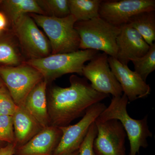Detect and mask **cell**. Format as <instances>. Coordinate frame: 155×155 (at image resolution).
Masks as SVG:
<instances>
[{"mask_svg": "<svg viewBox=\"0 0 155 155\" xmlns=\"http://www.w3.org/2000/svg\"><path fill=\"white\" fill-rule=\"evenodd\" d=\"M47 84L44 79L38 84L28 94L22 104L43 128L50 125L46 97Z\"/></svg>", "mask_w": 155, "mask_h": 155, "instance_id": "obj_15", "label": "cell"}, {"mask_svg": "<svg viewBox=\"0 0 155 155\" xmlns=\"http://www.w3.org/2000/svg\"><path fill=\"white\" fill-rule=\"evenodd\" d=\"M0 77L17 106L23 104L28 94L44 78L25 63L16 67H0Z\"/></svg>", "mask_w": 155, "mask_h": 155, "instance_id": "obj_7", "label": "cell"}, {"mask_svg": "<svg viewBox=\"0 0 155 155\" xmlns=\"http://www.w3.org/2000/svg\"><path fill=\"white\" fill-rule=\"evenodd\" d=\"M11 26L14 37L28 60L51 54L49 41L29 14L22 16Z\"/></svg>", "mask_w": 155, "mask_h": 155, "instance_id": "obj_6", "label": "cell"}, {"mask_svg": "<svg viewBox=\"0 0 155 155\" xmlns=\"http://www.w3.org/2000/svg\"><path fill=\"white\" fill-rule=\"evenodd\" d=\"M15 143L12 116H0V142Z\"/></svg>", "mask_w": 155, "mask_h": 155, "instance_id": "obj_23", "label": "cell"}, {"mask_svg": "<svg viewBox=\"0 0 155 155\" xmlns=\"http://www.w3.org/2000/svg\"><path fill=\"white\" fill-rule=\"evenodd\" d=\"M110 68L122 87L128 101H133L146 97L150 94V85L127 65H123L116 58L108 57Z\"/></svg>", "mask_w": 155, "mask_h": 155, "instance_id": "obj_12", "label": "cell"}, {"mask_svg": "<svg viewBox=\"0 0 155 155\" xmlns=\"http://www.w3.org/2000/svg\"><path fill=\"white\" fill-rule=\"evenodd\" d=\"M109 56L105 53H98L82 69V75L91 82L95 90L114 97L121 96L122 90L120 84L110 68Z\"/></svg>", "mask_w": 155, "mask_h": 155, "instance_id": "obj_9", "label": "cell"}, {"mask_svg": "<svg viewBox=\"0 0 155 155\" xmlns=\"http://www.w3.org/2000/svg\"><path fill=\"white\" fill-rule=\"evenodd\" d=\"M49 39L51 54L73 52L79 50L80 38L75 28L77 20L72 15L64 18L29 14Z\"/></svg>", "mask_w": 155, "mask_h": 155, "instance_id": "obj_3", "label": "cell"}, {"mask_svg": "<svg viewBox=\"0 0 155 155\" xmlns=\"http://www.w3.org/2000/svg\"><path fill=\"white\" fill-rule=\"evenodd\" d=\"M97 134L95 122L90 127L87 134L81 145L79 155H95L93 149V143Z\"/></svg>", "mask_w": 155, "mask_h": 155, "instance_id": "obj_25", "label": "cell"}, {"mask_svg": "<svg viewBox=\"0 0 155 155\" xmlns=\"http://www.w3.org/2000/svg\"><path fill=\"white\" fill-rule=\"evenodd\" d=\"M1 31H1V30H0V33H1Z\"/></svg>", "mask_w": 155, "mask_h": 155, "instance_id": "obj_32", "label": "cell"}, {"mask_svg": "<svg viewBox=\"0 0 155 155\" xmlns=\"http://www.w3.org/2000/svg\"><path fill=\"white\" fill-rule=\"evenodd\" d=\"M3 1H1V0H0V5H2V2Z\"/></svg>", "mask_w": 155, "mask_h": 155, "instance_id": "obj_30", "label": "cell"}, {"mask_svg": "<svg viewBox=\"0 0 155 155\" xmlns=\"http://www.w3.org/2000/svg\"><path fill=\"white\" fill-rule=\"evenodd\" d=\"M101 0H69L71 15L78 21H86L99 17Z\"/></svg>", "mask_w": 155, "mask_h": 155, "instance_id": "obj_19", "label": "cell"}, {"mask_svg": "<svg viewBox=\"0 0 155 155\" xmlns=\"http://www.w3.org/2000/svg\"><path fill=\"white\" fill-rule=\"evenodd\" d=\"M17 106L5 86L0 87V116H13Z\"/></svg>", "mask_w": 155, "mask_h": 155, "instance_id": "obj_24", "label": "cell"}, {"mask_svg": "<svg viewBox=\"0 0 155 155\" xmlns=\"http://www.w3.org/2000/svg\"><path fill=\"white\" fill-rule=\"evenodd\" d=\"M68 155H79V150Z\"/></svg>", "mask_w": 155, "mask_h": 155, "instance_id": "obj_28", "label": "cell"}, {"mask_svg": "<svg viewBox=\"0 0 155 155\" xmlns=\"http://www.w3.org/2000/svg\"><path fill=\"white\" fill-rule=\"evenodd\" d=\"M134 65V71L146 82L148 76L155 69V44L150 46L147 52L142 57L130 60Z\"/></svg>", "mask_w": 155, "mask_h": 155, "instance_id": "obj_21", "label": "cell"}, {"mask_svg": "<svg viewBox=\"0 0 155 155\" xmlns=\"http://www.w3.org/2000/svg\"><path fill=\"white\" fill-rule=\"evenodd\" d=\"M106 108L103 103H97L87 110L83 118L76 124L59 127L62 136L53 155H68L78 150L91 125Z\"/></svg>", "mask_w": 155, "mask_h": 155, "instance_id": "obj_8", "label": "cell"}, {"mask_svg": "<svg viewBox=\"0 0 155 155\" xmlns=\"http://www.w3.org/2000/svg\"><path fill=\"white\" fill-rule=\"evenodd\" d=\"M155 11V0L102 1L99 16L117 27L127 24L136 14L145 11Z\"/></svg>", "mask_w": 155, "mask_h": 155, "instance_id": "obj_10", "label": "cell"}, {"mask_svg": "<svg viewBox=\"0 0 155 155\" xmlns=\"http://www.w3.org/2000/svg\"><path fill=\"white\" fill-rule=\"evenodd\" d=\"M2 147V145H1V143H0V149H1V148Z\"/></svg>", "mask_w": 155, "mask_h": 155, "instance_id": "obj_31", "label": "cell"}, {"mask_svg": "<svg viewBox=\"0 0 155 155\" xmlns=\"http://www.w3.org/2000/svg\"><path fill=\"white\" fill-rule=\"evenodd\" d=\"M128 100L123 94L121 96L113 97L110 104L106 108L95 121L104 122L111 119H116L121 122L130 142L129 155H137L140 147L146 148L148 146L147 139L152 137L148 124V116L137 120L128 115L127 110Z\"/></svg>", "mask_w": 155, "mask_h": 155, "instance_id": "obj_2", "label": "cell"}, {"mask_svg": "<svg viewBox=\"0 0 155 155\" xmlns=\"http://www.w3.org/2000/svg\"><path fill=\"white\" fill-rule=\"evenodd\" d=\"M70 86L53 87L48 103L50 125L68 126L73 120L84 116L89 108L109 96L93 88L86 78L70 76Z\"/></svg>", "mask_w": 155, "mask_h": 155, "instance_id": "obj_1", "label": "cell"}, {"mask_svg": "<svg viewBox=\"0 0 155 155\" xmlns=\"http://www.w3.org/2000/svg\"><path fill=\"white\" fill-rule=\"evenodd\" d=\"M128 24L135 29L149 45L155 40V11H145L133 16Z\"/></svg>", "mask_w": 155, "mask_h": 155, "instance_id": "obj_18", "label": "cell"}, {"mask_svg": "<svg viewBox=\"0 0 155 155\" xmlns=\"http://www.w3.org/2000/svg\"><path fill=\"white\" fill-rule=\"evenodd\" d=\"M2 5L11 26L25 14L45 15L36 0H5Z\"/></svg>", "mask_w": 155, "mask_h": 155, "instance_id": "obj_17", "label": "cell"}, {"mask_svg": "<svg viewBox=\"0 0 155 155\" xmlns=\"http://www.w3.org/2000/svg\"><path fill=\"white\" fill-rule=\"evenodd\" d=\"M97 134L93 143L95 155H126V134L121 122L116 119L95 121Z\"/></svg>", "mask_w": 155, "mask_h": 155, "instance_id": "obj_11", "label": "cell"}, {"mask_svg": "<svg viewBox=\"0 0 155 155\" xmlns=\"http://www.w3.org/2000/svg\"><path fill=\"white\" fill-rule=\"evenodd\" d=\"M7 24L8 20L5 14L0 12V30L1 31L5 29Z\"/></svg>", "mask_w": 155, "mask_h": 155, "instance_id": "obj_27", "label": "cell"}, {"mask_svg": "<svg viewBox=\"0 0 155 155\" xmlns=\"http://www.w3.org/2000/svg\"><path fill=\"white\" fill-rule=\"evenodd\" d=\"M46 16L64 18L70 15L69 0H36Z\"/></svg>", "mask_w": 155, "mask_h": 155, "instance_id": "obj_22", "label": "cell"}, {"mask_svg": "<svg viewBox=\"0 0 155 155\" xmlns=\"http://www.w3.org/2000/svg\"><path fill=\"white\" fill-rule=\"evenodd\" d=\"M116 38V59L123 65H127L131 59L144 55L150 45L141 35L128 24L122 25Z\"/></svg>", "mask_w": 155, "mask_h": 155, "instance_id": "obj_13", "label": "cell"}, {"mask_svg": "<svg viewBox=\"0 0 155 155\" xmlns=\"http://www.w3.org/2000/svg\"><path fill=\"white\" fill-rule=\"evenodd\" d=\"M22 54L14 41H0V64L16 67L24 63Z\"/></svg>", "mask_w": 155, "mask_h": 155, "instance_id": "obj_20", "label": "cell"}, {"mask_svg": "<svg viewBox=\"0 0 155 155\" xmlns=\"http://www.w3.org/2000/svg\"><path fill=\"white\" fill-rule=\"evenodd\" d=\"M62 134L59 127L49 125L25 144L17 148L14 155H53Z\"/></svg>", "mask_w": 155, "mask_h": 155, "instance_id": "obj_14", "label": "cell"}, {"mask_svg": "<svg viewBox=\"0 0 155 155\" xmlns=\"http://www.w3.org/2000/svg\"><path fill=\"white\" fill-rule=\"evenodd\" d=\"M99 53L95 50H79L73 52L51 54L44 58L30 59L24 63L38 70L48 83L69 73L82 75L85 63Z\"/></svg>", "mask_w": 155, "mask_h": 155, "instance_id": "obj_4", "label": "cell"}, {"mask_svg": "<svg viewBox=\"0 0 155 155\" xmlns=\"http://www.w3.org/2000/svg\"><path fill=\"white\" fill-rule=\"evenodd\" d=\"M5 86V84H4V82H3L1 78L0 77V87H2Z\"/></svg>", "mask_w": 155, "mask_h": 155, "instance_id": "obj_29", "label": "cell"}, {"mask_svg": "<svg viewBox=\"0 0 155 155\" xmlns=\"http://www.w3.org/2000/svg\"><path fill=\"white\" fill-rule=\"evenodd\" d=\"M17 148L15 143H8L0 149V155H14Z\"/></svg>", "mask_w": 155, "mask_h": 155, "instance_id": "obj_26", "label": "cell"}, {"mask_svg": "<svg viewBox=\"0 0 155 155\" xmlns=\"http://www.w3.org/2000/svg\"><path fill=\"white\" fill-rule=\"evenodd\" d=\"M12 117L17 148L25 144L43 128L22 104L17 106Z\"/></svg>", "mask_w": 155, "mask_h": 155, "instance_id": "obj_16", "label": "cell"}, {"mask_svg": "<svg viewBox=\"0 0 155 155\" xmlns=\"http://www.w3.org/2000/svg\"><path fill=\"white\" fill-rule=\"evenodd\" d=\"M75 28L80 38L79 50L101 51L116 58V38L120 27L110 24L101 17L75 22Z\"/></svg>", "mask_w": 155, "mask_h": 155, "instance_id": "obj_5", "label": "cell"}]
</instances>
